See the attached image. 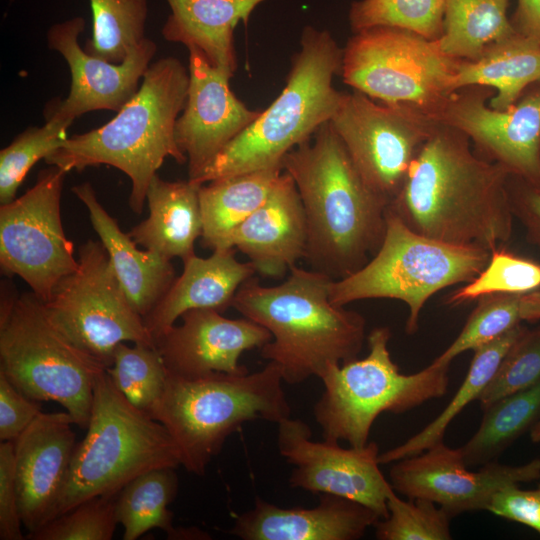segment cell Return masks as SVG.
<instances>
[{
  "instance_id": "6da1fadb",
  "label": "cell",
  "mask_w": 540,
  "mask_h": 540,
  "mask_svg": "<svg viewBox=\"0 0 540 540\" xmlns=\"http://www.w3.org/2000/svg\"><path fill=\"white\" fill-rule=\"evenodd\" d=\"M509 177L478 156L464 133L435 122L387 209L421 235L491 251L513 233Z\"/></svg>"
},
{
  "instance_id": "7a4b0ae2",
  "label": "cell",
  "mask_w": 540,
  "mask_h": 540,
  "mask_svg": "<svg viewBox=\"0 0 540 540\" xmlns=\"http://www.w3.org/2000/svg\"><path fill=\"white\" fill-rule=\"evenodd\" d=\"M307 223L305 259L333 279L364 266L381 246L388 202L363 180L330 122L282 161Z\"/></svg>"
},
{
  "instance_id": "3957f363",
  "label": "cell",
  "mask_w": 540,
  "mask_h": 540,
  "mask_svg": "<svg viewBox=\"0 0 540 540\" xmlns=\"http://www.w3.org/2000/svg\"><path fill=\"white\" fill-rule=\"evenodd\" d=\"M287 279L263 286L244 282L232 302L243 317L265 327L272 339L260 355L275 364L283 382L300 384L320 377L330 365L354 360L365 340V318L334 304L329 275L296 265Z\"/></svg>"
},
{
  "instance_id": "277c9868",
  "label": "cell",
  "mask_w": 540,
  "mask_h": 540,
  "mask_svg": "<svg viewBox=\"0 0 540 540\" xmlns=\"http://www.w3.org/2000/svg\"><path fill=\"white\" fill-rule=\"evenodd\" d=\"M189 86L188 68L176 57L150 64L136 94L103 126L68 137L45 158L65 172L108 165L131 181L129 206L141 214L151 180L167 157L187 162L174 135Z\"/></svg>"
},
{
  "instance_id": "5b68a950",
  "label": "cell",
  "mask_w": 540,
  "mask_h": 540,
  "mask_svg": "<svg viewBox=\"0 0 540 540\" xmlns=\"http://www.w3.org/2000/svg\"><path fill=\"white\" fill-rule=\"evenodd\" d=\"M342 57L343 48L328 30L305 26L278 97L193 182L202 185L241 173L282 168L286 154L311 139L333 116L342 94L333 85L340 76Z\"/></svg>"
},
{
  "instance_id": "8992f818",
  "label": "cell",
  "mask_w": 540,
  "mask_h": 540,
  "mask_svg": "<svg viewBox=\"0 0 540 540\" xmlns=\"http://www.w3.org/2000/svg\"><path fill=\"white\" fill-rule=\"evenodd\" d=\"M275 364L254 373L213 372L198 377L168 376L151 417L173 438L181 465L203 475L226 439L253 420L280 423L291 409Z\"/></svg>"
},
{
  "instance_id": "52a82bcc",
  "label": "cell",
  "mask_w": 540,
  "mask_h": 540,
  "mask_svg": "<svg viewBox=\"0 0 540 540\" xmlns=\"http://www.w3.org/2000/svg\"><path fill=\"white\" fill-rule=\"evenodd\" d=\"M86 429L75 446L51 520L93 497L116 496L145 472L181 465L179 450L166 427L133 406L106 370L95 381Z\"/></svg>"
},
{
  "instance_id": "ba28073f",
  "label": "cell",
  "mask_w": 540,
  "mask_h": 540,
  "mask_svg": "<svg viewBox=\"0 0 540 540\" xmlns=\"http://www.w3.org/2000/svg\"><path fill=\"white\" fill-rule=\"evenodd\" d=\"M106 370L49 319L31 291L5 281L0 295V373L27 397L62 405L87 428L98 375Z\"/></svg>"
},
{
  "instance_id": "9c48e42d",
  "label": "cell",
  "mask_w": 540,
  "mask_h": 540,
  "mask_svg": "<svg viewBox=\"0 0 540 540\" xmlns=\"http://www.w3.org/2000/svg\"><path fill=\"white\" fill-rule=\"evenodd\" d=\"M390 338L388 327L374 328L365 358L330 365L320 377L324 389L314 416L324 440L363 447L381 413H404L446 393L449 365L403 374L391 358Z\"/></svg>"
},
{
  "instance_id": "30bf717a",
  "label": "cell",
  "mask_w": 540,
  "mask_h": 540,
  "mask_svg": "<svg viewBox=\"0 0 540 540\" xmlns=\"http://www.w3.org/2000/svg\"><path fill=\"white\" fill-rule=\"evenodd\" d=\"M490 251L463 247L421 235L388 209L383 242L356 272L333 280L330 300L340 306L363 299H395L408 306L406 332L418 329L421 310L438 291L475 278Z\"/></svg>"
},
{
  "instance_id": "8fae6325",
  "label": "cell",
  "mask_w": 540,
  "mask_h": 540,
  "mask_svg": "<svg viewBox=\"0 0 540 540\" xmlns=\"http://www.w3.org/2000/svg\"><path fill=\"white\" fill-rule=\"evenodd\" d=\"M460 60L410 30L375 26L348 39L340 77L376 101L407 105L430 118L453 93Z\"/></svg>"
},
{
  "instance_id": "7c38bea8",
  "label": "cell",
  "mask_w": 540,
  "mask_h": 540,
  "mask_svg": "<svg viewBox=\"0 0 540 540\" xmlns=\"http://www.w3.org/2000/svg\"><path fill=\"white\" fill-rule=\"evenodd\" d=\"M78 254L77 269L43 302L52 323L106 369L122 342L155 345L121 288L104 245L88 240Z\"/></svg>"
},
{
  "instance_id": "4fadbf2b",
  "label": "cell",
  "mask_w": 540,
  "mask_h": 540,
  "mask_svg": "<svg viewBox=\"0 0 540 540\" xmlns=\"http://www.w3.org/2000/svg\"><path fill=\"white\" fill-rule=\"evenodd\" d=\"M66 174L49 165L23 195L0 206L1 271L23 279L42 302L79 264L61 219Z\"/></svg>"
},
{
  "instance_id": "5bb4252c",
  "label": "cell",
  "mask_w": 540,
  "mask_h": 540,
  "mask_svg": "<svg viewBox=\"0 0 540 540\" xmlns=\"http://www.w3.org/2000/svg\"><path fill=\"white\" fill-rule=\"evenodd\" d=\"M330 124L365 183L390 204L435 122L402 104L342 92Z\"/></svg>"
},
{
  "instance_id": "9a60e30c",
  "label": "cell",
  "mask_w": 540,
  "mask_h": 540,
  "mask_svg": "<svg viewBox=\"0 0 540 540\" xmlns=\"http://www.w3.org/2000/svg\"><path fill=\"white\" fill-rule=\"evenodd\" d=\"M494 94L484 85L461 87L430 119L464 133L478 156L511 175L540 181V81L504 110L489 106Z\"/></svg>"
},
{
  "instance_id": "2e32d148",
  "label": "cell",
  "mask_w": 540,
  "mask_h": 540,
  "mask_svg": "<svg viewBox=\"0 0 540 540\" xmlns=\"http://www.w3.org/2000/svg\"><path fill=\"white\" fill-rule=\"evenodd\" d=\"M277 425L278 451L293 465L292 488L344 497L372 509L381 519L387 517L393 487L379 468L376 442L342 448L336 441H313L302 420L289 417Z\"/></svg>"
},
{
  "instance_id": "e0dca14e",
  "label": "cell",
  "mask_w": 540,
  "mask_h": 540,
  "mask_svg": "<svg viewBox=\"0 0 540 540\" xmlns=\"http://www.w3.org/2000/svg\"><path fill=\"white\" fill-rule=\"evenodd\" d=\"M389 475L396 492L408 499L432 501L453 518L487 510L502 488L540 479V458L516 466L496 460L471 471L460 449L442 441L418 455L393 462Z\"/></svg>"
},
{
  "instance_id": "ac0fdd59",
  "label": "cell",
  "mask_w": 540,
  "mask_h": 540,
  "mask_svg": "<svg viewBox=\"0 0 540 540\" xmlns=\"http://www.w3.org/2000/svg\"><path fill=\"white\" fill-rule=\"evenodd\" d=\"M84 27L85 20L78 16L54 24L47 33L49 48L69 65L71 87L65 99L51 102L46 115L71 122L90 111L118 112L138 91L157 51V44L146 37L122 62L111 63L81 48L78 40Z\"/></svg>"
},
{
  "instance_id": "d6986e66",
  "label": "cell",
  "mask_w": 540,
  "mask_h": 540,
  "mask_svg": "<svg viewBox=\"0 0 540 540\" xmlns=\"http://www.w3.org/2000/svg\"><path fill=\"white\" fill-rule=\"evenodd\" d=\"M187 49L189 86L174 135L187 158L188 179L194 181L261 111L239 100L230 88L232 77L213 67L199 49Z\"/></svg>"
},
{
  "instance_id": "ffe728a7",
  "label": "cell",
  "mask_w": 540,
  "mask_h": 540,
  "mask_svg": "<svg viewBox=\"0 0 540 540\" xmlns=\"http://www.w3.org/2000/svg\"><path fill=\"white\" fill-rule=\"evenodd\" d=\"M182 324L173 325L154 340L170 374L198 377L213 372L244 373L243 352L262 348L270 332L248 319H230L213 309L185 312Z\"/></svg>"
},
{
  "instance_id": "44dd1931",
  "label": "cell",
  "mask_w": 540,
  "mask_h": 540,
  "mask_svg": "<svg viewBox=\"0 0 540 540\" xmlns=\"http://www.w3.org/2000/svg\"><path fill=\"white\" fill-rule=\"evenodd\" d=\"M75 424L66 412H41L14 441L22 523L29 533L51 520L75 450Z\"/></svg>"
},
{
  "instance_id": "7402d4cb",
  "label": "cell",
  "mask_w": 540,
  "mask_h": 540,
  "mask_svg": "<svg viewBox=\"0 0 540 540\" xmlns=\"http://www.w3.org/2000/svg\"><path fill=\"white\" fill-rule=\"evenodd\" d=\"M307 223L291 176L279 177L267 200L228 236L222 248H237L256 272L280 278L305 258Z\"/></svg>"
},
{
  "instance_id": "603a6c76",
  "label": "cell",
  "mask_w": 540,
  "mask_h": 540,
  "mask_svg": "<svg viewBox=\"0 0 540 540\" xmlns=\"http://www.w3.org/2000/svg\"><path fill=\"white\" fill-rule=\"evenodd\" d=\"M379 519L372 509L332 494H319L312 508H281L256 497L229 533L243 540H356Z\"/></svg>"
},
{
  "instance_id": "cb8c5ba5",
  "label": "cell",
  "mask_w": 540,
  "mask_h": 540,
  "mask_svg": "<svg viewBox=\"0 0 540 540\" xmlns=\"http://www.w3.org/2000/svg\"><path fill=\"white\" fill-rule=\"evenodd\" d=\"M183 264L182 274L143 319L154 340L187 311L213 309L222 313L232 307L240 286L257 273L251 262L236 259L234 248L215 249L207 258L194 254Z\"/></svg>"
},
{
  "instance_id": "d4e9b609",
  "label": "cell",
  "mask_w": 540,
  "mask_h": 540,
  "mask_svg": "<svg viewBox=\"0 0 540 540\" xmlns=\"http://www.w3.org/2000/svg\"><path fill=\"white\" fill-rule=\"evenodd\" d=\"M86 206L91 225L104 245L117 279L133 309L144 319L175 280L171 260L150 250H140L128 233L98 201L89 182L72 187Z\"/></svg>"
},
{
  "instance_id": "484cf974",
  "label": "cell",
  "mask_w": 540,
  "mask_h": 540,
  "mask_svg": "<svg viewBox=\"0 0 540 540\" xmlns=\"http://www.w3.org/2000/svg\"><path fill=\"white\" fill-rule=\"evenodd\" d=\"M171 13L163 38L194 46L215 68L231 77L237 69L234 30L247 24L255 8L266 0H166Z\"/></svg>"
},
{
  "instance_id": "4316f807",
  "label": "cell",
  "mask_w": 540,
  "mask_h": 540,
  "mask_svg": "<svg viewBox=\"0 0 540 540\" xmlns=\"http://www.w3.org/2000/svg\"><path fill=\"white\" fill-rule=\"evenodd\" d=\"M200 187L189 179L167 181L156 174L146 194L149 215L128 235L137 245L169 260L184 261L194 255L195 241L202 235Z\"/></svg>"
},
{
  "instance_id": "83f0119b",
  "label": "cell",
  "mask_w": 540,
  "mask_h": 540,
  "mask_svg": "<svg viewBox=\"0 0 540 540\" xmlns=\"http://www.w3.org/2000/svg\"><path fill=\"white\" fill-rule=\"evenodd\" d=\"M539 81L540 45L516 34L490 43L477 60H460L452 90L468 85L491 87L495 94L489 106L504 110Z\"/></svg>"
},
{
  "instance_id": "f1b7e54d",
  "label": "cell",
  "mask_w": 540,
  "mask_h": 540,
  "mask_svg": "<svg viewBox=\"0 0 540 540\" xmlns=\"http://www.w3.org/2000/svg\"><path fill=\"white\" fill-rule=\"evenodd\" d=\"M282 172L281 167L268 168L202 184V246L212 251L222 248L233 230L267 200Z\"/></svg>"
},
{
  "instance_id": "f546056e",
  "label": "cell",
  "mask_w": 540,
  "mask_h": 540,
  "mask_svg": "<svg viewBox=\"0 0 540 540\" xmlns=\"http://www.w3.org/2000/svg\"><path fill=\"white\" fill-rule=\"evenodd\" d=\"M524 328V325L519 324L499 338L474 349V356L468 372L446 407L421 431L402 444L379 454V463L392 464L398 460L418 455L442 442L450 423L466 406L480 398L505 354Z\"/></svg>"
},
{
  "instance_id": "4dcf8cb0",
  "label": "cell",
  "mask_w": 540,
  "mask_h": 540,
  "mask_svg": "<svg viewBox=\"0 0 540 540\" xmlns=\"http://www.w3.org/2000/svg\"><path fill=\"white\" fill-rule=\"evenodd\" d=\"M474 435L461 447L468 467L496 461L519 437L540 420V381L506 395L483 410Z\"/></svg>"
},
{
  "instance_id": "1f68e13d",
  "label": "cell",
  "mask_w": 540,
  "mask_h": 540,
  "mask_svg": "<svg viewBox=\"0 0 540 540\" xmlns=\"http://www.w3.org/2000/svg\"><path fill=\"white\" fill-rule=\"evenodd\" d=\"M509 4L510 0H445L438 47L450 57L477 60L490 43L517 34L508 17Z\"/></svg>"
},
{
  "instance_id": "d6a6232c",
  "label": "cell",
  "mask_w": 540,
  "mask_h": 540,
  "mask_svg": "<svg viewBox=\"0 0 540 540\" xmlns=\"http://www.w3.org/2000/svg\"><path fill=\"white\" fill-rule=\"evenodd\" d=\"M173 467L145 472L126 484L115 498V516L123 526V539L136 540L152 529L166 532L171 539L176 528L168 509L178 492Z\"/></svg>"
},
{
  "instance_id": "836d02e7",
  "label": "cell",
  "mask_w": 540,
  "mask_h": 540,
  "mask_svg": "<svg viewBox=\"0 0 540 540\" xmlns=\"http://www.w3.org/2000/svg\"><path fill=\"white\" fill-rule=\"evenodd\" d=\"M13 1V0H11ZM92 37L85 51L111 63L122 62L145 37L147 0H89Z\"/></svg>"
},
{
  "instance_id": "e575fe53",
  "label": "cell",
  "mask_w": 540,
  "mask_h": 540,
  "mask_svg": "<svg viewBox=\"0 0 540 540\" xmlns=\"http://www.w3.org/2000/svg\"><path fill=\"white\" fill-rule=\"evenodd\" d=\"M106 372L119 392L150 416L163 396L169 376L155 345L143 343L118 344Z\"/></svg>"
},
{
  "instance_id": "d590c367",
  "label": "cell",
  "mask_w": 540,
  "mask_h": 540,
  "mask_svg": "<svg viewBox=\"0 0 540 540\" xmlns=\"http://www.w3.org/2000/svg\"><path fill=\"white\" fill-rule=\"evenodd\" d=\"M445 0H358L350 5L351 31L375 26L410 30L436 41L444 31Z\"/></svg>"
},
{
  "instance_id": "8d00e7d4",
  "label": "cell",
  "mask_w": 540,
  "mask_h": 540,
  "mask_svg": "<svg viewBox=\"0 0 540 540\" xmlns=\"http://www.w3.org/2000/svg\"><path fill=\"white\" fill-rule=\"evenodd\" d=\"M46 124L29 127L0 151V203L16 198V193L30 169L40 159L57 150L69 137L71 121L46 115Z\"/></svg>"
},
{
  "instance_id": "74e56055",
  "label": "cell",
  "mask_w": 540,
  "mask_h": 540,
  "mask_svg": "<svg viewBox=\"0 0 540 540\" xmlns=\"http://www.w3.org/2000/svg\"><path fill=\"white\" fill-rule=\"evenodd\" d=\"M540 289V263L508 252L502 246L490 251L486 267L446 299L460 305L492 294H526Z\"/></svg>"
},
{
  "instance_id": "f35d334b",
  "label": "cell",
  "mask_w": 540,
  "mask_h": 540,
  "mask_svg": "<svg viewBox=\"0 0 540 540\" xmlns=\"http://www.w3.org/2000/svg\"><path fill=\"white\" fill-rule=\"evenodd\" d=\"M522 295L500 293L479 298L459 335L432 363L450 365L461 353L473 351L521 324Z\"/></svg>"
},
{
  "instance_id": "ab89813d",
  "label": "cell",
  "mask_w": 540,
  "mask_h": 540,
  "mask_svg": "<svg viewBox=\"0 0 540 540\" xmlns=\"http://www.w3.org/2000/svg\"><path fill=\"white\" fill-rule=\"evenodd\" d=\"M388 515L379 519L375 536L379 540H450L452 517L426 499L403 500L393 489L387 498Z\"/></svg>"
},
{
  "instance_id": "60d3db41",
  "label": "cell",
  "mask_w": 540,
  "mask_h": 540,
  "mask_svg": "<svg viewBox=\"0 0 540 540\" xmlns=\"http://www.w3.org/2000/svg\"><path fill=\"white\" fill-rule=\"evenodd\" d=\"M117 496V495H116ZM116 496H97L59 515L35 532L32 540H110L117 520Z\"/></svg>"
},
{
  "instance_id": "b9f144b4",
  "label": "cell",
  "mask_w": 540,
  "mask_h": 540,
  "mask_svg": "<svg viewBox=\"0 0 540 540\" xmlns=\"http://www.w3.org/2000/svg\"><path fill=\"white\" fill-rule=\"evenodd\" d=\"M540 381V326H525L478 399L484 410L496 400Z\"/></svg>"
},
{
  "instance_id": "7bdbcfd3",
  "label": "cell",
  "mask_w": 540,
  "mask_h": 540,
  "mask_svg": "<svg viewBox=\"0 0 540 540\" xmlns=\"http://www.w3.org/2000/svg\"><path fill=\"white\" fill-rule=\"evenodd\" d=\"M15 477L14 442L0 443V539H24Z\"/></svg>"
},
{
  "instance_id": "ee69618b",
  "label": "cell",
  "mask_w": 540,
  "mask_h": 540,
  "mask_svg": "<svg viewBox=\"0 0 540 540\" xmlns=\"http://www.w3.org/2000/svg\"><path fill=\"white\" fill-rule=\"evenodd\" d=\"M38 401L19 391L0 373V440L14 442L41 413Z\"/></svg>"
},
{
  "instance_id": "f6af8a7d",
  "label": "cell",
  "mask_w": 540,
  "mask_h": 540,
  "mask_svg": "<svg viewBox=\"0 0 540 540\" xmlns=\"http://www.w3.org/2000/svg\"><path fill=\"white\" fill-rule=\"evenodd\" d=\"M487 511L509 521L523 524L540 535V483L524 490L511 485L497 491Z\"/></svg>"
},
{
  "instance_id": "bcb514c9",
  "label": "cell",
  "mask_w": 540,
  "mask_h": 540,
  "mask_svg": "<svg viewBox=\"0 0 540 540\" xmlns=\"http://www.w3.org/2000/svg\"><path fill=\"white\" fill-rule=\"evenodd\" d=\"M508 193L514 219L523 225L527 241L540 250V181L510 174Z\"/></svg>"
},
{
  "instance_id": "7dc6e473",
  "label": "cell",
  "mask_w": 540,
  "mask_h": 540,
  "mask_svg": "<svg viewBox=\"0 0 540 540\" xmlns=\"http://www.w3.org/2000/svg\"><path fill=\"white\" fill-rule=\"evenodd\" d=\"M509 18L518 35L540 45V0H517Z\"/></svg>"
},
{
  "instance_id": "c3c4849f",
  "label": "cell",
  "mask_w": 540,
  "mask_h": 540,
  "mask_svg": "<svg viewBox=\"0 0 540 540\" xmlns=\"http://www.w3.org/2000/svg\"><path fill=\"white\" fill-rule=\"evenodd\" d=\"M520 314L522 321L540 320V289L522 295Z\"/></svg>"
},
{
  "instance_id": "681fc988",
  "label": "cell",
  "mask_w": 540,
  "mask_h": 540,
  "mask_svg": "<svg viewBox=\"0 0 540 540\" xmlns=\"http://www.w3.org/2000/svg\"><path fill=\"white\" fill-rule=\"evenodd\" d=\"M530 438L533 443H540V420L530 430Z\"/></svg>"
}]
</instances>
